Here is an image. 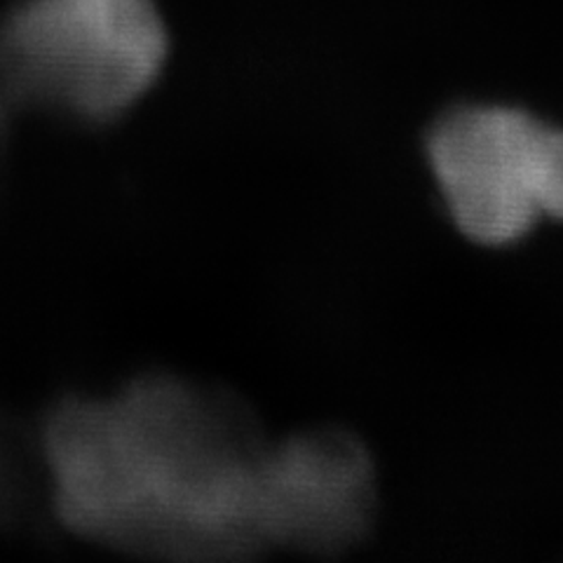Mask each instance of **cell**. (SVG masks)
<instances>
[{"label":"cell","instance_id":"4","mask_svg":"<svg viewBox=\"0 0 563 563\" xmlns=\"http://www.w3.org/2000/svg\"><path fill=\"white\" fill-rule=\"evenodd\" d=\"M273 544L306 554H343L376 515V472L343 428L287 434L273 446Z\"/></svg>","mask_w":563,"mask_h":563},{"label":"cell","instance_id":"2","mask_svg":"<svg viewBox=\"0 0 563 563\" xmlns=\"http://www.w3.org/2000/svg\"><path fill=\"white\" fill-rule=\"evenodd\" d=\"M172 52L157 0H14L0 14V109L113 128Z\"/></svg>","mask_w":563,"mask_h":563},{"label":"cell","instance_id":"3","mask_svg":"<svg viewBox=\"0 0 563 563\" xmlns=\"http://www.w3.org/2000/svg\"><path fill=\"white\" fill-rule=\"evenodd\" d=\"M428 155L455 225L472 240L507 244L538 217L563 219V130L523 111H451L432 128Z\"/></svg>","mask_w":563,"mask_h":563},{"label":"cell","instance_id":"1","mask_svg":"<svg viewBox=\"0 0 563 563\" xmlns=\"http://www.w3.org/2000/svg\"><path fill=\"white\" fill-rule=\"evenodd\" d=\"M35 444L49 512L95 544L174 561L275 550V442L231 393L139 374L113 395L59 397Z\"/></svg>","mask_w":563,"mask_h":563}]
</instances>
